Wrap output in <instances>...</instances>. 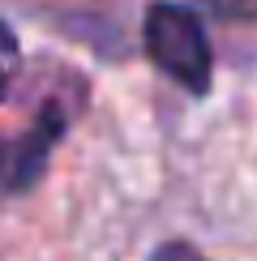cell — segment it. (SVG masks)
I'll use <instances>...</instances> for the list:
<instances>
[{
    "label": "cell",
    "mask_w": 257,
    "mask_h": 261,
    "mask_svg": "<svg viewBox=\"0 0 257 261\" xmlns=\"http://www.w3.org/2000/svg\"><path fill=\"white\" fill-rule=\"evenodd\" d=\"M142 47L146 60L163 73L167 82H176L189 94H210L214 77V51L206 39V26L180 0H155L142 17Z\"/></svg>",
    "instance_id": "cell-1"
},
{
    "label": "cell",
    "mask_w": 257,
    "mask_h": 261,
    "mask_svg": "<svg viewBox=\"0 0 257 261\" xmlns=\"http://www.w3.org/2000/svg\"><path fill=\"white\" fill-rule=\"evenodd\" d=\"M69 120H73L69 103L47 99L21 133L0 137V189L5 193L35 189L39 176L47 171V163H52V150H56L64 141V133H69Z\"/></svg>",
    "instance_id": "cell-2"
},
{
    "label": "cell",
    "mask_w": 257,
    "mask_h": 261,
    "mask_svg": "<svg viewBox=\"0 0 257 261\" xmlns=\"http://www.w3.org/2000/svg\"><path fill=\"white\" fill-rule=\"evenodd\" d=\"M17 73H21V43H17V30L9 26V21H0V103L9 99Z\"/></svg>",
    "instance_id": "cell-3"
},
{
    "label": "cell",
    "mask_w": 257,
    "mask_h": 261,
    "mask_svg": "<svg viewBox=\"0 0 257 261\" xmlns=\"http://www.w3.org/2000/svg\"><path fill=\"white\" fill-rule=\"evenodd\" d=\"M201 5H206L214 17H223V21H249V17H257V0H201Z\"/></svg>",
    "instance_id": "cell-4"
},
{
    "label": "cell",
    "mask_w": 257,
    "mask_h": 261,
    "mask_svg": "<svg viewBox=\"0 0 257 261\" xmlns=\"http://www.w3.org/2000/svg\"><path fill=\"white\" fill-rule=\"evenodd\" d=\"M146 261H214V257L197 253V248H193V244H185V240H167V244H159Z\"/></svg>",
    "instance_id": "cell-5"
}]
</instances>
